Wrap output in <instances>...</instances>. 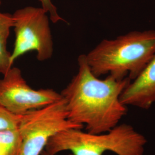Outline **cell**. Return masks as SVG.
I'll return each mask as SVG.
<instances>
[{"mask_svg": "<svg viewBox=\"0 0 155 155\" xmlns=\"http://www.w3.org/2000/svg\"><path fill=\"white\" fill-rule=\"evenodd\" d=\"M21 138L18 129L0 131V155H18Z\"/></svg>", "mask_w": 155, "mask_h": 155, "instance_id": "cell-9", "label": "cell"}, {"mask_svg": "<svg viewBox=\"0 0 155 155\" xmlns=\"http://www.w3.org/2000/svg\"><path fill=\"white\" fill-rule=\"evenodd\" d=\"M61 98V93L53 89L31 88L17 67H12L0 79V104L16 115H24Z\"/></svg>", "mask_w": 155, "mask_h": 155, "instance_id": "cell-6", "label": "cell"}, {"mask_svg": "<svg viewBox=\"0 0 155 155\" xmlns=\"http://www.w3.org/2000/svg\"><path fill=\"white\" fill-rule=\"evenodd\" d=\"M21 117L22 116L12 113L0 104V131L18 129Z\"/></svg>", "mask_w": 155, "mask_h": 155, "instance_id": "cell-10", "label": "cell"}, {"mask_svg": "<svg viewBox=\"0 0 155 155\" xmlns=\"http://www.w3.org/2000/svg\"><path fill=\"white\" fill-rule=\"evenodd\" d=\"M41 155H49V154H48L45 151V150L43 151V152L41 153ZM68 155H74L72 153H71V154H69Z\"/></svg>", "mask_w": 155, "mask_h": 155, "instance_id": "cell-12", "label": "cell"}, {"mask_svg": "<svg viewBox=\"0 0 155 155\" xmlns=\"http://www.w3.org/2000/svg\"><path fill=\"white\" fill-rule=\"evenodd\" d=\"M83 127L68 119L63 98L43 107L29 111L22 115L18 127L21 138L18 155H41L48 140L56 133Z\"/></svg>", "mask_w": 155, "mask_h": 155, "instance_id": "cell-4", "label": "cell"}, {"mask_svg": "<svg viewBox=\"0 0 155 155\" xmlns=\"http://www.w3.org/2000/svg\"><path fill=\"white\" fill-rule=\"evenodd\" d=\"M124 105L147 110L155 103V54L143 71L123 90L120 97Z\"/></svg>", "mask_w": 155, "mask_h": 155, "instance_id": "cell-7", "label": "cell"}, {"mask_svg": "<svg viewBox=\"0 0 155 155\" xmlns=\"http://www.w3.org/2000/svg\"><path fill=\"white\" fill-rule=\"evenodd\" d=\"M155 54V31H132L104 39L86 55L95 76L109 74L118 78L137 77Z\"/></svg>", "mask_w": 155, "mask_h": 155, "instance_id": "cell-2", "label": "cell"}, {"mask_svg": "<svg viewBox=\"0 0 155 155\" xmlns=\"http://www.w3.org/2000/svg\"><path fill=\"white\" fill-rule=\"evenodd\" d=\"M41 3V8L46 12L50 17V20L54 23L59 21H65L59 15L57 8L51 0H39Z\"/></svg>", "mask_w": 155, "mask_h": 155, "instance_id": "cell-11", "label": "cell"}, {"mask_svg": "<svg viewBox=\"0 0 155 155\" xmlns=\"http://www.w3.org/2000/svg\"><path fill=\"white\" fill-rule=\"evenodd\" d=\"M13 27L12 15L0 11V74L2 75H4L13 66L11 61V52L7 48L8 40L11 29Z\"/></svg>", "mask_w": 155, "mask_h": 155, "instance_id": "cell-8", "label": "cell"}, {"mask_svg": "<svg viewBox=\"0 0 155 155\" xmlns=\"http://www.w3.org/2000/svg\"><path fill=\"white\" fill-rule=\"evenodd\" d=\"M15 41L11 53L12 64L19 57L35 51L39 61L52 58L54 43L48 13L41 8L27 6L12 15Z\"/></svg>", "mask_w": 155, "mask_h": 155, "instance_id": "cell-5", "label": "cell"}, {"mask_svg": "<svg viewBox=\"0 0 155 155\" xmlns=\"http://www.w3.org/2000/svg\"><path fill=\"white\" fill-rule=\"evenodd\" d=\"M147 140L130 125L118 124L107 132L92 134L70 129L50 138L45 150L50 155L69 150L74 155H143Z\"/></svg>", "mask_w": 155, "mask_h": 155, "instance_id": "cell-3", "label": "cell"}, {"mask_svg": "<svg viewBox=\"0 0 155 155\" xmlns=\"http://www.w3.org/2000/svg\"><path fill=\"white\" fill-rule=\"evenodd\" d=\"M78 71L61 93L68 119L86 126L87 132L106 133L117 126L127 114V106L120 100L131 80L110 75L100 79L91 72L86 55L78 57Z\"/></svg>", "mask_w": 155, "mask_h": 155, "instance_id": "cell-1", "label": "cell"}]
</instances>
